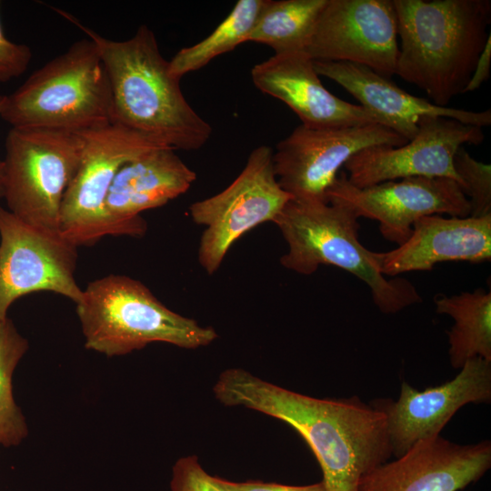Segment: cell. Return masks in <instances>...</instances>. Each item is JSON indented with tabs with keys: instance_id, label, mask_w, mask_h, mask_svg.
<instances>
[{
	"instance_id": "obj_20",
	"label": "cell",
	"mask_w": 491,
	"mask_h": 491,
	"mask_svg": "<svg viewBox=\"0 0 491 491\" xmlns=\"http://www.w3.org/2000/svg\"><path fill=\"white\" fill-rule=\"evenodd\" d=\"M319 75L326 76L352 95L360 105L382 117L388 128L407 141L415 137L425 116H442L463 124L486 127L491 125V110L468 111L442 107L415 96L387 78L358 64L314 60Z\"/></svg>"
},
{
	"instance_id": "obj_28",
	"label": "cell",
	"mask_w": 491,
	"mask_h": 491,
	"mask_svg": "<svg viewBox=\"0 0 491 491\" xmlns=\"http://www.w3.org/2000/svg\"><path fill=\"white\" fill-rule=\"evenodd\" d=\"M229 491H329L324 481L306 486L284 485L259 480L233 482L223 479Z\"/></svg>"
},
{
	"instance_id": "obj_30",
	"label": "cell",
	"mask_w": 491,
	"mask_h": 491,
	"mask_svg": "<svg viewBox=\"0 0 491 491\" xmlns=\"http://www.w3.org/2000/svg\"><path fill=\"white\" fill-rule=\"evenodd\" d=\"M5 100V95H0V111ZM5 193V163L0 161V199L4 198Z\"/></svg>"
},
{
	"instance_id": "obj_19",
	"label": "cell",
	"mask_w": 491,
	"mask_h": 491,
	"mask_svg": "<svg viewBox=\"0 0 491 491\" xmlns=\"http://www.w3.org/2000/svg\"><path fill=\"white\" fill-rule=\"evenodd\" d=\"M375 253L380 272L395 277L406 272L429 271L441 262L490 261L491 215H426L414 224L405 243L393 250Z\"/></svg>"
},
{
	"instance_id": "obj_5",
	"label": "cell",
	"mask_w": 491,
	"mask_h": 491,
	"mask_svg": "<svg viewBox=\"0 0 491 491\" xmlns=\"http://www.w3.org/2000/svg\"><path fill=\"white\" fill-rule=\"evenodd\" d=\"M0 117L15 128L74 133L114 123L111 86L95 44L73 43L5 95Z\"/></svg>"
},
{
	"instance_id": "obj_2",
	"label": "cell",
	"mask_w": 491,
	"mask_h": 491,
	"mask_svg": "<svg viewBox=\"0 0 491 491\" xmlns=\"http://www.w3.org/2000/svg\"><path fill=\"white\" fill-rule=\"evenodd\" d=\"M55 10L95 44L111 86L114 123L175 150H198L207 143L211 125L186 101L180 78L171 73L147 25L115 41Z\"/></svg>"
},
{
	"instance_id": "obj_7",
	"label": "cell",
	"mask_w": 491,
	"mask_h": 491,
	"mask_svg": "<svg viewBox=\"0 0 491 491\" xmlns=\"http://www.w3.org/2000/svg\"><path fill=\"white\" fill-rule=\"evenodd\" d=\"M5 146L7 210L30 225L60 233L61 205L80 163L82 135L11 127Z\"/></svg>"
},
{
	"instance_id": "obj_10",
	"label": "cell",
	"mask_w": 491,
	"mask_h": 491,
	"mask_svg": "<svg viewBox=\"0 0 491 491\" xmlns=\"http://www.w3.org/2000/svg\"><path fill=\"white\" fill-rule=\"evenodd\" d=\"M77 258V246L61 233L30 225L0 205V321L16 299L34 292L79 303L84 291L75 277Z\"/></svg>"
},
{
	"instance_id": "obj_22",
	"label": "cell",
	"mask_w": 491,
	"mask_h": 491,
	"mask_svg": "<svg viewBox=\"0 0 491 491\" xmlns=\"http://www.w3.org/2000/svg\"><path fill=\"white\" fill-rule=\"evenodd\" d=\"M327 0H264L248 41L275 55L306 52L317 17Z\"/></svg>"
},
{
	"instance_id": "obj_8",
	"label": "cell",
	"mask_w": 491,
	"mask_h": 491,
	"mask_svg": "<svg viewBox=\"0 0 491 491\" xmlns=\"http://www.w3.org/2000/svg\"><path fill=\"white\" fill-rule=\"evenodd\" d=\"M292 198L276 179L273 149L255 148L231 185L189 207L192 220L205 226L198 248L202 267L214 274L237 239L260 224L273 222Z\"/></svg>"
},
{
	"instance_id": "obj_1",
	"label": "cell",
	"mask_w": 491,
	"mask_h": 491,
	"mask_svg": "<svg viewBox=\"0 0 491 491\" xmlns=\"http://www.w3.org/2000/svg\"><path fill=\"white\" fill-rule=\"evenodd\" d=\"M226 406H244L292 426L314 453L329 491H356L360 479L392 456L386 416L358 396L316 398L227 369L214 388Z\"/></svg>"
},
{
	"instance_id": "obj_24",
	"label": "cell",
	"mask_w": 491,
	"mask_h": 491,
	"mask_svg": "<svg viewBox=\"0 0 491 491\" xmlns=\"http://www.w3.org/2000/svg\"><path fill=\"white\" fill-rule=\"evenodd\" d=\"M28 348L12 319L0 321V446H19L28 436L26 419L13 392L15 370Z\"/></svg>"
},
{
	"instance_id": "obj_4",
	"label": "cell",
	"mask_w": 491,
	"mask_h": 491,
	"mask_svg": "<svg viewBox=\"0 0 491 491\" xmlns=\"http://www.w3.org/2000/svg\"><path fill=\"white\" fill-rule=\"evenodd\" d=\"M358 216L337 201L290 199L273 220L287 244L281 265L299 275L314 274L320 265L339 267L364 282L384 314H396L422 297L406 278L387 279L376 253L359 241Z\"/></svg>"
},
{
	"instance_id": "obj_17",
	"label": "cell",
	"mask_w": 491,
	"mask_h": 491,
	"mask_svg": "<svg viewBox=\"0 0 491 491\" xmlns=\"http://www.w3.org/2000/svg\"><path fill=\"white\" fill-rule=\"evenodd\" d=\"M314 60L306 52L274 55L251 70L254 85L285 103L310 128L345 127L386 121L362 105L330 93L322 84Z\"/></svg>"
},
{
	"instance_id": "obj_15",
	"label": "cell",
	"mask_w": 491,
	"mask_h": 491,
	"mask_svg": "<svg viewBox=\"0 0 491 491\" xmlns=\"http://www.w3.org/2000/svg\"><path fill=\"white\" fill-rule=\"evenodd\" d=\"M490 401L491 361L476 357L450 381L422 391L403 382L396 400L370 403L386 416L392 456L398 457L417 442L439 436L464 406Z\"/></svg>"
},
{
	"instance_id": "obj_18",
	"label": "cell",
	"mask_w": 491,
	"mask_h": 491,
	"mask_svg": "<svg viewBox=\"0 0 491 491\" xmlns=\"http://www.w3.org/2000/svg\"><path fill=\"white\" fill-rule=\"evenodd\" d=\"M196 174L168 146H157L126 162L108 190L105 211L115 235L142 237L143 211L157 208L185 193Z\"/></svg>"
},
{
	"instance_id": "obj_21",
	"label": "cell",
	"mask_w": 491,
	"mask_h": 491,
	"mask_svg": "<svg viewBox=\"0 0 491 491\" xmlns=\"http://www.w3.org/2000/svg\"><path fill=\"white\" fill-rule=\"evenodd\" d=\"M436 312L453 318L446 332L451 366L460 369L476 357L491 361V293L482 287L456 295H436Z\"/></svg>"
},
{
	"instance_id": "obj_11",
	"label": "cell",
	"mask_w": 491,
	"mask_h": 491,
	"mask_svg": "<svg viewBox=\"0 0 491 491\" xmlns=\"http://www.w3.org/2000/svg\"><path fill=\"white\" fill-rule=\"evenodd\" d=\"M406 142L378 124L326 128L300 125L276 145L274 170L280 186L294 198L326 202V190L355 154L371 146H400Z\"/></svg>"
},
{
	"instance_id": "obj_13",
	"label": "cell",
	"mask_w": 491,
	"mask_h": 491,
	"mask_svg": "<svg viewBox=\"0 0 491 491\" xmlns=\"http://www.w3.org/2000/svg\"><path fill=\"white\" fill-rule=\"evenodd\" d=\"M393 0H327L306 53L313 60L365 65L388 78L398 57Z\"/></svg>"
},
{
	"instance_id": "obj_9",
	"label": "cell",
	"mask_w": 491,
	"mask_h": 491,
	"mask_svg": "<svg viewBox=\"0 0 491 491\" xmlns=\"http://www.w3.org/2000/svg\"><path fill=\"white\" fill-rule=\"evenodd\" d=\"M80 134L84 139L80 163L60 212V233L77 247L115 235L105 202L116 173L126 162L163 146L117 123Z\"/></svg>"
},
{
	"instance_id": "obj_27",
	"label": "cell",
	"mask_w": 491,
	"mask_h": 491,
	"mask_svg": "<svg viewBox=\"0 0 491 491\" xmlns=\"http://www.w3.org/2000/svg\"><path fill=\"white\" fill-rule=\"evenodd\" d=\"M30 47L8 39L0 22V83L5 84L21 76L32 59Z\"/></svg>"
},
{
	"instance_id": "obj_14",
	"label": "cell",
	"mask_w": 491,
	"mask_h": 491,
	"mask_svg": "<svg viewBox=\"0 0 491 491\" xmlns=\"http://www.w3.org/2000/svg\"><path fill=\"white\" fill-rule=\"evenodd\" d=\"M483 128L442 116H425L414 138L400 146L376 145L344 165L347 180L364 188L413 176L447 177L459 185L454 155L465 145H480Z\"/></svg>"
},
{
	"instance_id": "obj_25",
	"label": "cell",
	"mask_w": 491,
	"mask_h": 491,
	"mask_svg": "<svg viewBox=\"0 0 491 491\" xmlns=\"http://www.w3.org/2000/svg\"><path fill=\"white\" fill-rule=\"evenodd\" d=\"M453 165L470 204L469 216L491 215V165L475 159L464 146L455 154Z\"/></svg>"
},
{
	"instance_id": "obj_12",
	"label": "cell",
	"mask_w": 491,
	"mask_h": 491,
	"mask_svg": "<svg viewBox=\"0 0 491 491\" xmlns=\"http://www.w3.org/2000/svg\"><path fill=\"white\" fill-rule=\"evenodd\" d=\"M325 195L326 202L347 205L358 217L376 220L383 237L397 246L407 240L423 216L466 217L471 211L459 185L447 177L413 176L359 188L341 171Z\"/></svg>"
},
{
	"instance_id": "obj_3",
	"label": "cell",
	"mask_w": 491,
	"mask_h": 491,
	"mask_svg": "<svg viewBox=\"0 0 491 491\" xmlns=\"http://www.w3.org/2000/svg\"><path fill=\"white\" fill-rule=\"evenodd\" d=\"M396 75L446 107L463 94L490 34V0H393Z\"/></svg>"
},
{
	"instance_id": "obj_29",
	"label": "cell",
	"mask_w": 491,
	"mask_h": 491,
	"mask_svg": "<svg viewBox=\"0 0 491 491\" xmlns=\"http://www.w3.org/2000/svg\"><path fill=\"white\" fill-rule=\"evenodd\" d=\"M491 65V35L488 36L485 47L479 55L470 79L463 93L474 92L486 81L490 75Z\"/></svg>"
},
{
	"instance_id": "obj_16",
	"label": "cell",
	"mask_w": 491,
	"mask_h": 491,
	"mask_svg": "<svg viewBox=\"0 0 491 491\" xmlns=\"http://www.w3.org/2000/svg\"><path fill=\"white\" fill-rule=\"evenodd\" d=\"M490 467L489 440L460 445L439 435L366 473L356 491H460Z\"/></svg>"
},
{
	"instance_id": "obj_6",
	"label": "cell",
	"mask_w": 491,
	"mask_h": 491,
	"mask_svg": "<svg viewBox=\"0 0 491 491\" xmlns=\"http://www.w3.org/2000/svg\"><path fill=\"white\" fill-rule=\"evenodd\" d=\"M76 314L86 349L106 356H125L155 342L195 349L217 338L202 326L160 302L140 281L108 275L83 289Z\"/></svg>"
},
{
	"instance_id": "obj_26",
	"label": "cell",
	"mask_w": 491,
	"mask_h": 491,
	"mask_svg": "<svg viewBox=\"0 0 491 491\" xmlns=\"http://www.w3.org/2000/svg\"><path fill=\"white\" fill-rule=\"evenodd\" d=\"M170 488L171 491H229L223 478L206 473L195 456L181 457L175 462Z\"/></svg>"
},
{
	"instance_id": "obj_23",
	"label": "cell",
	"mask_w": 491,
	"mask_h": 491,
	"mask_svg": "<svg viewBox=\"0 0 491 491\" xmlns=\"http://www.w3.org/2000/svg\"><path fill=\"white\" fill-rule=\"evenodd\" d=\"M264 0H240L225 20L205 39L180 49L169 61L171 73L181 79L216 56L248 41Z\"/></svg>"
}]
</instances>
